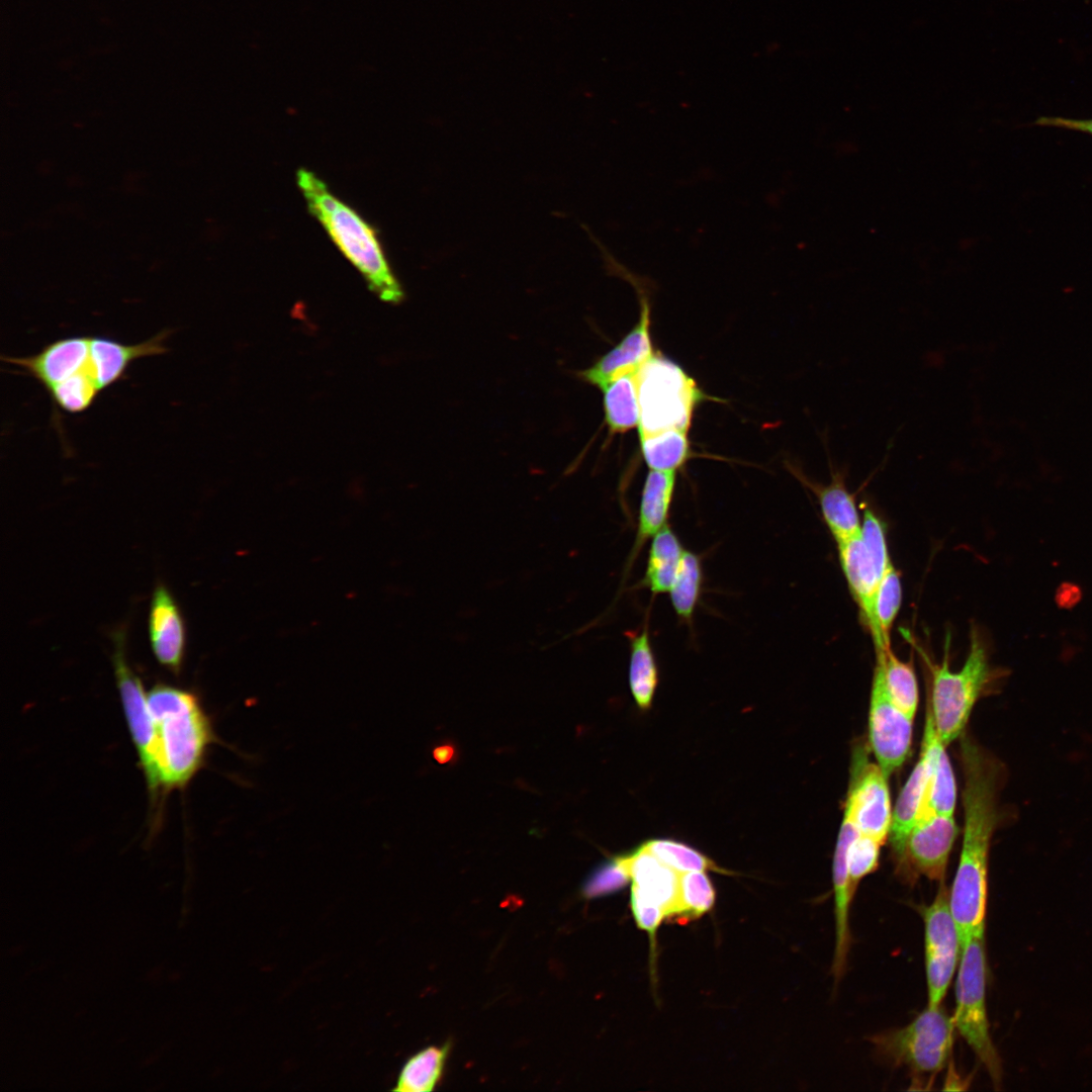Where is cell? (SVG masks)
<instances>
[{
    "label": "cell",
    "mask_w": 1092,
    "mask_h": 1092,
    "mask_svg": "<svg viewBox=\"0 0 1092 1092\" xmlns=\"http://www.w3.org/2000/svg\"><path fill=\"white\" fill-rule=\"evenodd\" d=\"M964 772V836L949 906L962 950L985 932L988 862L993 833L999 819L998 798L1005 779L999 759L965 736L961 746Z\"/></svg>",
    "instance_id": "obj_1"
},
{
    "label": "cell",
    "mask_w": 1092,
    "mask_h": 1092,
    "mask_svg": "<svg viewBox=\"0 0 1092 1092\" xmlns=\"http://www.w3.org/2000/svg\"><path fill=\"white\" fill-rule=\"evenodd\" d=\"M169 335L163 331L138 344L100 336H71L49 343L36 354L3 360L35 379L61 410L79 414L88 410L102 390L121 380L133 361L166 353Z\"/></svg>",
    "instance_id": "obj_2"
},
{
    "label": "cell",
    "mask_w": 1092,
    "mask_h": 1092,
    "mask_svg": "<svg viewBox=\"0 0 1092 1092\" xmlns=\"http://www.w3.org/2000/svg\"><path fill=\"white\" fill-rule=\"evenodd\" d=\"M296 180L310 213L361 273L370 290L386 302L402 300V288L387 262L376 231L333 194L313 172L299 169Z\"/></svg>",
    "instance_id": "obj_3"
},
{
    "label": "cell",
    "mask_w": 1092,
    "mask_h": 1092,
    "mask_svg": "<svg viewBox=\"0 0 1092 1092\" xmlns=\"http://www.w3.org/2000/svg\"><path fill=\"white\" fill-rule=\"evenodd\" d=\"M147 697L159 738L163 793L183 789L217 741L211 721L198 697L186 689L157 684Z\"/></svg>",
    "instance_id": "obj_4"
},
{
    "label": "cell",
    "mask_w": 1092,
    "mask_h": 1092,
    "mask_svg": "<svg viewBox=\"0 0 1092 1092\" xmlns=\"http://www.w3.org/2000/svg\"><path fill=\"white\" fill-rule=\"evenodd\" d=\"M948 642L941 664L926 662L931 671L929 702L940 741L946 746L962 735L972 710L998 673L990 662L981 633L973 627L967 659L959 671L948 662Z\"/></svg>",
    "instance_id": "obj_5"
},
{
    "label": "cell",
    "mask_w": 1092,
    "mask_h": 1092,
    "mask_svg": "<svg viewBox=\"0 0 1092 1092\" xmlns=\"http://www.w3.org/2000/svg\"><path fill=\"white\" fill-rule=\"evenodd\" d=\"M639 437L667 430L689 431L706 395L676 363L654 354L636 372Z\"/></svg>",
    "instance_id": "obj_6"
},
{
    "label": "cell",
    "mask_w": 1092,
    "mask_h": 1092,
    "mask_svg": "<svg viewBox=\"0 0 1092 1092\" xmlns=\"http://www.w3.org/2000/svg\"><path fill=\"white\" fill-rule=\"evenodd\" d=\"M986 951L984 933L963 948L956 980V1029L985 1066L996 1088L1002 1082V1064L992 1041L986 1008Z\"/></svg>",
    "instance_id": "obj_7"
},
{
    "label": "cell",
    "mask_w": 1092,
    "mask_h": 1092,
    "mask_svg": "<svg viewBox=\"0 0 1092 1092\" xmlns=\"http://www.w3.org/2000/svg\"><path fill=\"white\" fill-rule=\"evenodd\" d=\"M954 1023L940 1006L928 1005L908 1025L872 1036L877 1051L896 1066L934 1074L949 1061Z\"/></svg>",
    "instance_id": "obj_8"
},
{
    "label": "cell",
    "mask_w": 1092,
    "mask_h": 1092,
    "mask_svg": "<svg viewBox=\"0 0 1092 1092\" xmlns=\"http://www.w3.org/2000/svg\"><path fill=\"white\" fill-rule=\"evenodd\" d=\"M595 244L601 250L608 272L628 281L635 288L640 303L639 320L632 330L614 348L579 373L583 381L602 389L615 378L637 371L655 354L650 336V296L653 282L618 262L599 240Z\"/></svg>",
    "instance_id": "obj_9"
},
{
    "label": "cell",
    "mask_w": 1092,
    "mask_h": 1092,
    "mask_svg": "<svg viewBox=\"0 0 1092 1092\" xmlns=\"http://www.w3.org/2000/svg\"><path fill=\"white\" fill-rule=\"evenodd\" d=\"M113 666L117 689L132 742L149 792L155 800L163 793L162 757L156 723L140 677L124 656V635L114 636Z\"/></svg>",
    "instance_id": "obj_10"
},
{
    "label": "cell",
    "mask_w": 1092,
    "mask_h": 1092,
    "mask_svg": "<svg viewBox=\"0 0 1092 1092\" xmlns=\"http://www.w3.org/2000/svg\"><path fill=\"white\" fill-rule=\"evenodd\" d=\"M924 922L925 971L928 1005H940L962 954L958 927L949 906V888L943 882L933 901L921 907Z\"/></svg>",
    "instance_id": "obj_11"
},
{
    "label": "cell",
    "mask_w": 1092,
    "mask_h": 1092,
    "mask_svg": "<svg viewBox=\"0 0 1092 1092\" xmlns=\"http://www.w3.org/2000/svg\"><path fill=\"white\" fill-rule=\"evenodd\" d=\"M913 718L891 699L882 664L876 659L869 710V738L887 778L905 761L911 746Z\"/></svg>",
    "instance_id": "obj_12"
},
{
    "label": "cell",
    "mask_w": 1092,
    "mask_h": 1092,
    "mask_svg": "<svg viewBox=\"0 0 1092 1092\" xmlns=\"http://www.w3.org/2000/svg\"><path fill=\"white\" fill-rule=\"evenodd\" d=\"M855 768L844 815L852 821L859 834L883 844L892 822L888 778L878 763L858 762Z\"/></svg>",
    "instance_id": "obj_13"
},
{
    "label": "cell",
    "mask_w": 1092,
    "mask_h": 1092,
    "mask_svg": "<svg viewBox=\"0 0 1092 1092\" xmlns=\"http://www.w3.org/2000/svg\"><path fill=\"white\" fill-rule=\"evenodd\" d=\"M958 835L953 816L933 814L911 830L905 851L906 869L926 878L944 882L949 853Z\"/></svg>",
    "instance_id": "obj_14"
},
{
    "label": "cell",
    "mask_w": 1092,
    "mask_h": 1092,
    "mask_svg": "<svg viewBox=\"0 0 1092 1092\" xmlns=\"http://www.w3.org/2000/svg\"><path fill=\"white\" fill-rule=\"evenodd\" d=\"M148 626L156 659L174 674H179L185 655V623L178 604L164 584L159 583L154 589Z\"/></svg>",
    "instance_id": "obj_15"
},
{
    "label": "cell",
    "mask_w": 1092,
    "mask_h": 1092,
    "mask_svg": "<svg viewBox=\"0 0 1092 1092\" xmlns=\"http://www.w3.org/2000/svg\"><path fill=\"white\" fill-rule=\"evenodd\" d=\"M858 834L852 821L843 815L833 856L835 948L832 970L835 979L842 976L850 946L849 909L854 893L848 878L847 851Z\"/></svg>",
    "instance_id": "obj_16"
},
{
    "label": "cell",
    "mask_w": 1092,
    "mask_h": 1092,
    "mask_svg": "<svg viewBox=\"0 0 1092 1092\" xmlns=\"http://www.w3.org/2000/svg\"><path fill=\"white\" fill-rule=\"evenodd\" d=\"M634 891L661 907L666 916L678 915L679 874L639 846L621 855Z\"/></svg>",
    "instance_id": "obj_17"
},
{
    "label": "cell",
    "mask_w": 1092,
    "mask_h": 1092,
    "mask_svg": "<svg viewBox=\"0 0 1092 1092\" xmlns=\"http://www.w3.org/2000/svg\"><path fill=\"white\" fill-rule=\"evenodd\" d=\"M831 480L828 484L813 482L798 468L790 467L792 473L818 498L824 521L837 542L860 534L861 523L854 494L845 485V474L836 470L828 457Z\"/></svg>",
    "instance_id": "obj_18"
},
{
    "label": "cell",
    "mask_w": 1092,
    "mask_h": 1092,
    "mask_svg": "<svg viewBox=\"0 0 1092 1092\" xmlns=\"http://www.w3.org/2000/svg\"><path fill=\"white\" fill-rule=\"evenodd\" d=\"M675 483L676 471L650 469L646 475L640 497L636 535L627 559L626 572L632 567L646 542L667 525Z\"/></svg>",
    "instance_id": "obj_19"
},
{
    "label": "cell",
    "mask_w": 1092,
    "mask_h": 1092,
    "mask_svg": "<svg viewBox=\"0 0 1092 1092\" xmlns=\"http://www.w3.org/2000/svg\"><path fill=\"white\" fill-rule=\"evenodd\" d=\"M929 769L928 750L922 744L919 759L898 797L889 833L898 866L903 869L908 836L923 816Z\"/></svg>",
    "instance_id": "obj_20"
},
{
    "label": "cell",
    "mask_w": 1092,
    "mask_h": 1092,
    "mask_svg": "<svg viewBox=\"0 0 1092 1092\" xmlns=\"http://www.w3.org/2000/svg\"><path fill=\"white\" fill-rule=\"evenodd\" d=\"M842 570L849 590L870 632L875 628L874 603L882 574L860 534L837 542Z\"/></svg>",
    "instance_id": "obj_21"
},
{
    "label": "cell",
    "mask_w": 1092,
    "mask_h": 1092,
    "mask_svg": "<svg viewBox=\"0 0 1092 1092\" xmlns=\"http://www.w3.org/2000/svg\"><path fill=\"white\" fill-rule=\"evenodd\" d=\"M922 744H924L928 750L930 761L922 819L933 814L953 816L957 800L956 780L948 756L945 752L946 746L940 741L936 732L932 711L928 701L926 703Z\"/></svg>",
    "instance_id": "obj_22"
},
{
    "label": "cell",
    "mask_w": 1092,
    "mask_h": 1092,
    "mask_svg": "<svg viewBox=\"0 0 1092 1092\" xmlns=\"http://www.w3.org/2000/svg\"><path fill=\"white\" fill-rule=\"evenodd\" d=\"M685 550L678 536L667 524L651 539L645 571L638 586L647 588L653 597L668 593Z\"/></svg>",
    "instance_id": "obj_23"
},
{
    "label": "cell",
    "mask_w": 1092,
    "mask_h": 1092,
    "mask_svg": "<svg viewBox=\"0 0 1092 1092\" xmlns=\"http://www.w3.org/2000/svg\"><path fill=\"white\" fill-rule=\"evenodd\" d=\"M630 647L629 686L633 699L642 711L650 709L658 686V666L648 625L625 633Z\"/></svg>",
    "instance_id": "obj_24"
},
{
    "label": "cell",
    "mask_w": 1092,
    "mask_h": 1092,
    "mask_svg": "<svg viewBox=\"0 0 1092 1092\" xmlns=\"http://www.w3.org/2000/svg\"><path fill=\"white\" fill-rule=\"evenodd\" d=\"M635 372L623 374L601 389L605 423L611 434L626 433L638 427L639 405Z\"/></svg>",
    "instance_id": "obj_25"
},
{
    "label": "cell",
    "mask_w": 1092,
    "mask_h": 1092,
    "mask_svg": "<svg viewBox=\"0 0 1092 1092\" xmlns=\"http://www.w3.org/2000/svg\"><path fill=\"white\" fill-rule=\"evenodd\" d=\"M449 1044L427 1046L413 1055L402 1066L396 1085L398 1092H429L434 1090L444 1071Z\"/></svg>",
    "instance_id": "obj_26"
},
{
    "label": "cell",
    "mask_w": 1092,
    "mask_h": 1092,
    "mask_svg": "<svg viewBox=\"0 0 1092 1092\" xmlns=\"http://www.w3.org/2000/svg\"><path fill=\"white\" fill-rule=\"evenodd\" d=\"M689 431L667 430L639 437L640 450L651 470L677 471L691 456Z\"/></svg>",
    "instance_id": "obj_27"
},
{
    "label": "cell",
    "mask_w": 1092,
    "mask_h": 1092,
    "mask_svg": "<svg viewBox=\"0 0 1092 1092\" xmlns=\"http://www.w3.org/2000/svg\"><path fill=\"white\" fill-rule=\"evenodd\" d=\"M704 584L702 558L685 550L679 570L669 589L670 603L679 622L692 625Z\"/></svg>",
    "instance_id": "obj_28"
},
{
    "label": "cell",
    "mask_w": 1092,
    "mask_h": 1092,
    "mask_svg": "<svg viewBox=\"0 0 1092 1092\" xmlns=\"http://www.w3.org/2000/svg\"><path fill=\"white\" fill-rule=\"evenodd\" d=\"M876 659L882 664L891 699L905 714L914 718L918 706V685L912 664L900 660L891 646L876 649Z\"/></svg>",
    "instance_id": "obj_29"
},
{
    "label": "cell",
    "mask_w": 1092,
    "mask_h": 1092,
    "mask_svg": "<svg viewBox=\"0 0 1092 1092\" xmlns=\"http://www.w3.org/2000/svg\"><path fill=\"white\" fill-rule=\"evenodd\" d=\"M902 601L900 576L892 563L885 570L875 598L872 632L875 649L891 646L890 631Z\"/></svg>",
    "instance_id": "obj_30"
},
{
    "label": "cell",
    "mask_w": 1092,
    "mask_h": 1092,
    "mask_svg": "<svg viewBox=\"0 0 1092 1092\" xmlns=\"http://www.w3.org/2000/svg\"><path fill=\"white\" fill-rule=\"evenodd\" d=\"M640 846L678 874L692 871H714L727 874L726 870L719 868L708 856L682 842L670 839H651Z\"/></svg>",
    "instance_id": "obj_31"
},
{
    "label": "cell",
    "mask_w": 1092,
    "mask_h": 1092,
    "mask_svg": "<svg viewBox=\"0 0 1092 1092\" xmlns=\"http://www.w3.org/2000/svg\"><path fill=\"white\" fill-rule=\"evenodd\" d=\"M714 902L715 890L704 871L679 874V914L693 917L700 916L709 911Z\"/></svg>",
    "instance_id": "obj_32"
},
{
    "label": "cell",
    "mask_w": 1092,
    "mask_h": 1092,
    "mask_svg": "<svg viewBox=\"0 0 1092 1092\" xmlns=\"http://www.w3.org/2000/svg\"><path fill=\"white\" fill-rule=\"evenodd\" d=\"M882 843L876 839L858 834L850 843L847 851V871L850 887L855 893L858 883L876 871L879 863Z\"/></svg>",
    "instance_id": "obj_33"
},
{
    "label": "cell",
    "mask_w": 1092,
    "mask_h": 1092,
    "mask_svg": "<svg viewBox=\"0 0 1092 1092\" xmlns=\"http://www.w3.org/2000/svg\"><path fill=\"white\" fill-rule=\"evenodd\" d=\"M629 880L621 856H617L606 861L589 876L583 886V894L592 898L606 895L620 890Z\"/></svg>",
    "instance_id": "obj_34"
},
{
    "label": "cell",
    "mask_w": 1092,
    "mask_h": 1092,
    "mask_svg": "<svg viewBox=\"0 0 1092 1092\" xmlns=\"http://www.w3.org/2000/svg\"><path fill=\"white\" fill-rule=\"evenodd\" d=\"M861 537L883 576L892 561L888 553L885 527L879 517L869 508L863 511Z\"/></svg>",
    "instance_id": "obj_35"
},
{
    "label": "cell",
    "mask_w": 1092,
    "mask_h": 1092,
    "mask_svg": "<svg viewBox=\"0 0 1092 1092\" xmlns=\"http://www.w3.org/2000/svg\"><path fill=\"white\" fill-rule=\"evenodd\" d=\"M630 901L638 926L653 935L662 919L666 916L665 911L634 891H631Z\"/></svg>",
    "instance_id": "obj_36"
},
{
    "label": "cell",
    "mask_w": 1092,
    "mask_h": 1092,
    "mask_svg": "<svg viewBox=\"0 0 1092 1092\" xmlns=\"http://www.w3.org/2000/svg\"><path fill=\"white\" fill-rule=\"evenodd\" d=\"M1034 124L1070 129L1092 135V118L1074 119L1061 116H1041L1035 120Z\"/></svg>",
    "instance_id": "obj_37"
},
{
    "label": "cell",
    "mask_w": 1092,
    "mask_h": 1092,
    "mask_svg": "<svg viewBox=\"0 0 1092 1092\" xmlns=\"http://www.w3.org/2000/svg\"><path fill=\"white\" fill-rule=\"evenodd\" d=\"M1080 596V589L1075 584L1065 583L1059 588L1057 601L1060 607L1069 608L1077 604Z\"/></svg>",
    "instance_id": "obj_38"
},
{
    "label": "cell",
    "mask_w": 1092,
    "mask_h": 1092,
    "mask_svg": "<svg viewBox=\"0 0 1092 1092\" xmlns=\"http://www.w3.org/2000/svg\"><path fill=\"white\" fill-rule=\"evenodd\" d=\"M454 754H455L454 747L452 745H450V744H444V745L438 746L434 750V757L440 763H447V762L451 761L453 759V757H454Z\"/></svg>",
    "instance_id": "obj_39"
}]
</instances>
